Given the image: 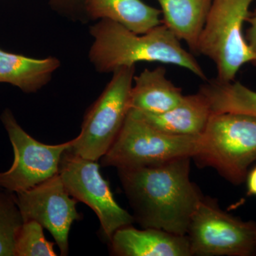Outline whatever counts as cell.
<instances>
[{
    "label": "cell",
    "mask_w": 256,
    "mask_h": 256,
    "mask_svg": "<svg viewBox=\"0 0 256 256\" xmlns=\"http://www.w3.org/2000/svg\"><path fill=\"white\" fill-rule=\"evenodd\" d=\"M193 158L198 165L214 168L234 184L244 182L256 160V118L234 112L212 114Z\"/></svg>",
    "instance_id": "obj_3"
},
{
    "label": "cell",
    "mask_w": 256,
    "mask_h": 256,
    "mask_svg": "<svg viewBox=\"0 0 256 256\" xmlns=\"http://www.w3.org/2000/svg\"><path fill=\"white\" fill-rule=\"evenodd\" d=\"M200 136H170L152 127L130 109L110 149L101 158L102 166L131 169L156 166L196 156Z\"/></svg>",
    "instance_id": "obj_5"
},
{
    "label": "cell",
    "mask_w": 256,
    "mask_h": 256,
    "mask_svg": "<svg viewBox=\"0 0 256 256\" xmlns=\"http://www.w3.org/2000/svg\"><path fill=\"white\" fill-rule=\"evenodd\" d=\"M77 1H78V0H53L52 3L55 5H67L68 4H73ZM79 1H80V0H79ZM84 2H85V0H84Z\"/></svg>",
    "instance_id": "obj_22"
},
{
    "label": "cell",
    "mask_w": 256,
    "mask_h": 256,
    "mask_svg": "<svg viewBox=\"0 0 256 256\" xmlns=\"http://www.w3.org/2000/svg\"><path fill=\"white\" fill-rule=\"evenodd\" d=\"M247 21L250 23V28H248L246 40L249 46L256 53V10L252 16L248 18Z\"/></svg>",
    "instance_id": "obj_20"
},
{
    "label": "cell",
    "mask_w": 256,
    "mask_h": 256,
    "mask_svg": "<svg viewBox=\"0 0 256 256\" xmlns=\"http://www.w3.org/2000/svg\"><path fill=\"white\" fill-rule=\"evenodd\" d=\"M109 242L114 256H192L186 236L176 235L158 228L139 230L127 226L116 230Z\"/></svg>",
    "instance_id": "obj_11"
},
{
    "label": "cell",
    "mask_w": 256,
    "mask_h": 256,
    "mask_svg": "<svg viewBox=\"0 0 256 256\" xmlns=\"http://www.w3.org/2000/svg\"><path fill=\"white\" fill-rule=\"evenodd\" d=\"M70 196L60 173L34 188L16 193L24 222L35 220L48 230L62 256H68L72 224L82 218L76 210L78 201Z\"/></svg>",
    "instance_id": "obj_10"
},
{
    "label": "cell",
    "mask_w": 256,
    "mask_h": 256,
    "mask_svg": "<svg viewBox=\"0 0 256 256\" xmlns=\"http://www.w3.org/2000/svg\"><path fill=\"white\" fill-rule=\"evenodd\" d=\"M136 111L152 127L175 136H201L212 114L208 101L200 92L184 96L178 106L162 114Z\"/></svg>",
    "instance_id": "obj_12"
},
{
    "label": "cell",
    "mask_w": 256,
    "mask_h": 256,
    "mask_svg": "<svg viewBox=\"0 0 256 256\" xmlns=\"http://www.w3.org/2000/svg\"><path fill=\"white\" fill-rule=\"evenodd\" d=\"M136 66L114 70L98 98L84 116L82 131L70 151L97 162L110 149L120 132L130 110Z\"/></svg>",
    "instance_id": "obj_6"
},
{
    "label": "cell",
    "mask_w": 256,
    "mask_h": 256,
    "mask_svg": "<svg viewBox=\"0 0 256 256\" xmlns=\"http://www.w3.org/2000/svg\"><path fill=\"white\" fill-rule=\"evenodd\" d=\"M54 245L45 238L41 224L28 220L24 222L18 232L15 256H56Z\"/></svg>",
    "instance_id": "obj_19"
},
{
    "label": "cell",
    "mask_w": 256,
    "mask_h": 256,
    "mask_svg": "<svg viewBox=\"0 0 256 256\" xmlns=\"http://www.w3.org/2000/svg\"><path fill=\"white\" fill-rule=\"evenodd\" d=\"M191 159L184 156L156 166L118 169L134 222L143 228L186 236L203 197L190 180Z\"/></svg>",
    "instance_id": "obj_1"
},
{
    "label": "cell",
    "mask_w": 256,
    "mask_h": 256,
    "mask_svg": "<svg viewBox=\"0 0 256 256\" xmlns=\"http://www.w3.org/2000/svg\"><path fill=\"white\" fill-rule=\"evenodd\" d=\"M161 6L162 23L184 42L193 53L213 0H156Z\"/></svg>",
    "instance_id": "obj_16"
},
{
    "label": "cell",
    "mask_w": 256,
    "mask_h": 256,
    "mask_svg": "<svg viewBox=\"0 0 256 256\" xmlns=\"http://www.w3.org/2000/svg\"><path fill=\"white\" fill-rule=\"evenodd\" d=\"M90 33L94 43L89 60L100 73H114L138 62H159L182 67L207 80L194 56L163 23L146 33L137 34L118 23L100 20L90 26Z\"/></svg>",
    "instance_id": "obj_2"
},
{
    "label": "cell",
    "mask_w": 256,
    "mask_h": 256,
    "mask_svg": "<svg viewBox=\"0 0 256 256\" xmlns=\"http://www.w3.org/2000/svg\"><path fill=\"white\" fill-rule=\"evenodd\" d=\"M60 66L56 57L30 58L0 48V82L14 86L25 94L45 86Z\"/></svg>",
    "instance_id": "obj_15"
},
{
    "label": "cell",
    "mask_w": 256,
    "mask_h": 256,
    "mask_svg": "<svg viewBox=\"0 0 256 256\" xmlns=\"http://www.w3.org/2000/svg\"><path fill=\"white\" fill-rule=\"evenodd\" d=\"M0 118L14 154L11 168L0 172V188L14 193L26 191L60 173L62 156L73 146L74 139L54 146L44 144L20 126L10 109H5Z\"/></svg>",
    "instance_id": "obj_8"
},
{
    "label": "cell",
    "mask_w": 256,
    "mask_h": 256,
    "mask_svg": "<svg viewBox=\"0 0 256 256\" xmlns=\"http://www.w3.org/2000/svg\"><path fill=\"white\" fill-rule=\"evenodd\" d=\"M192 256H248L256 252V224L226 213L203 196L186 233Z\"/></svg>",
    "instance_id": "obj_7"
},
{
    "label": "cell",
    "mask_w": 256,
    "mask_h": 256,
    "mask_svg": "<svg viewBox=\"0 0 256 256\" xmlns=\"http://www.w3.org/2000/svg\"><path fill=\"white\" fill-rule=\"evenodd\" d=\"M184 96L181 88L166 77L164 67L146 68L134 77L130 109L144 114H162L178 106Z\"/></svg>",
    "instance_id": "obj_13"
},
{
    "label": "cell",
    "mask_w": 256,
    "mask_h": 256,
    "mask_svg": "<svg viewBox=\"0 0 256 256\" xmlns=\"http://www.w3.org/2000/svg\"><path fill=\"white\" fill-rule=\"evenodd\" d=\"M69 149L64 152L60 161L62 182L70 196L94 210L110 242L116 230L134 223V217L114 200L97 162L76 156Z\"/></svg>",
    "instance_id": "obj_9"
},
{
    "label": "cell",
    "mask_w": 256,
    "mask_h": 256,
    "mask_svg": "<svg viewBox=\"0 0 256 256\" xmlns=\"http://www.w3.org/2000/svg\"><path fill=\"white\" fill-rule=\"evenodd\" d=\"M198 92L206 98L212 114L234 112L256 118V92L242 82L215 78L202 86Z\"/></svg>",
    "instance_id": "obj_17"
},
{
    "label": "cell",
    "mask_w": 256,
    "mask_h": 256,
    "mask_svg": "<svg viewBox=\"0 0 256 256\" xmlns=\"http://www.w3.org/2000/svg\"><path fill=\"white\" fill-rule=\"evenodd\" d=\"M84 9L92 20H110L137 34L162 24L161 10L142 0H85Z\"/></svg>",
    "instance_id": "obj_14"
},
{
    "label": "cell",
    "mask_w": 256,
    "mask_h": 256,
    "mask_svg": "<svg viewBox=\"0 0 256 256\" xmlns=\"http://www.w3.org/2000/svg\"><path fill=\"white\" fill-rule=\"evenodd\" d=\"M254 0H213L197 44L196 54L215 64L216 79L232 82L242 66H256V53L249 46L242 26Z\"/></svg>",
    "instance_id": "obj_4"
},
{
    "label": "cell",
    "mask_w": 256,
    "mask_h": 256,
    "mask_svg": "<svg viewBox=\"0 0 256 256\" xmlns=\"http://www.w3.org/2000/svg\"><path fill=\"white\" fill-rule=\"evenodd\" d=\"M0 188V256H15V245L24 220L16 194Z\"/></svg>",
    "instance_id": "obj_18"
},
{
    "label": "cell",
    "mask_w": 256,
    "mask_h": 256,
    "mask_svg": "<svg viewBox=\"0 0 256 256\" xmlns=\"http://www.w3.org/2000/svg\"><path fill=\"white\" fill-rule=\"evenodd\" d=\"M246 180H247L248 194L256 196V166L250 170Z\"/></svg>",
    "instance_id": "obj_21"
}]
</instances>
